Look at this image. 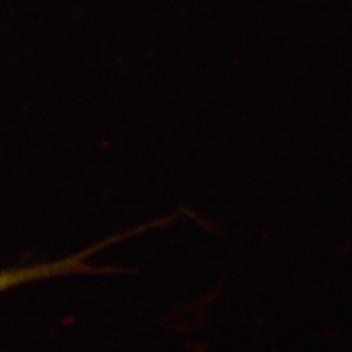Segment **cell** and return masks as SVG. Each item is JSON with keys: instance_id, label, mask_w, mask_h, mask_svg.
<instances>
[{"instance_id": "obj_1", "label": "cell", "mask_w": 352, "mask_h": 352, "mask_svg": "<svg viewBox=\"0 0 352 352\" xmlns=\"http://www.w3.org/2000/svg\"><path fill=\"white\" fill-rule=\"evenodd\" d=\"M95 250H87V252L78 253L76 256H70L60 261L34 264L28 267H19V270L0 271V294L10 290L19 285L34 283V280L51 279L57 276L80 274V272H90L91 267L87 264V259Z\"/></svg>"}]
</instances>
